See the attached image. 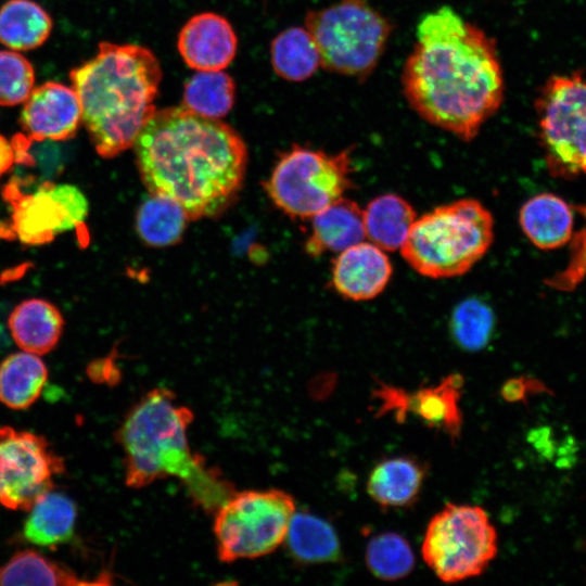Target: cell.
<instances>
[{
	"label": "cell",
	"mask_w": 586,
	"mask_h": 586,
	"mask_svg": "<svg viewBox=\"0 0 586 586\" xmlns=\"http://www.w3.org/2000/svg\"><path fill=\"white\" fill-rule=\"evenodd\" d=\"M462 383L461 375L453 373L437 385L422 387L412 394L387 385L380 387L375 394L381 400L380 411H395L400 421L407 412H411L428 426L442 430L455 440L462 424L459 406Z\"/></svg>",
	"instance_id": "12"
},
{
	"label": "cell",
	"mask_w": 586,
	"mask_h": 586,
	"mask_svg": "<svg viewBox=\"0 0 586 586\" xmlns=\"http://www.w3.org/2000/svg\"><path fill=\"white\" fill-rule=\"evenodd\" d=\"M520 224L523 232L536 246L555 249L569 241L573 216L563 200L550 193H543L523 204Z\"/></svg>",
	"instance_id": "21"
},
{
	"label": "cell",
	"mask_w": 586,
	"mask_h": 586,
	"mask_svg": "<svg viewBox=\"0 0 586 586\" xmlns=\"http://www.w3.org/2000/svg\"><path fill=\"white\" fill-rule=\"evenodd\" d=\"M417 217L404 198L394 193L381 194L364 209L366 239L383 251L400 250Z\"/></svg>",
	"instance_id": "22"
},
{
	"label": "cell",
	"mask_w": 586,
	"mask_h": 586,
	"mask_svg": "<svg viewBox=\"0 0 586 586\" xmlns=\"http://www.w3.org/2000/svg\"><path fill=\"white\" fill-rule=\"evenodd\" d=\"M53 22L33 0H8L0 8V42L14 51H29L49 38Z\"/></svg>",
	"instance_id": "25"
},
{
	"label": "cell",
	"mask_w": 586,
	"mask_h": 586,
	"mask_svg": "<svg viewBox=\"0 0 586 586\" xmlns=\"http://www.w3.org/2000/svg\"><path fill=\"white\" fill-rule=\"evenodd\" d=\"M52 194L66 209L72 229L78 228L88 215V201L85 194L69 183H55L49 181Z\"/></svg>",
	"instance_id": "34"
},
{
	"label": "cell",
	"mask_w": 586,
	"mask_h": 586,
	"mask_svg": "<svg viewBox=\"0 0 586 586\" xmlns=\"http://www.w3.org/2000/svg\"><path fill=\"white\" fill-rule=\"evenodd\" d=\"M546 392L547 388L538 380L532 378H513L508 380L502 388V397L511 403L525 402V397L530 393Z\"/></svg>",
	"instance_id": "35"
},
{
	"label": "cell",
	"mask_w": 586,
	"mask_h": 586,
	"mask_svg": "<svg viewBox=\"0 0 586 586\" xmlns=\"http://www.w3.org/2000/svg\"><path fill=\"white\" fill-rule=\"evenodd\" d=\"M349 149L337 153L301 145L280 155L265 183L272 202L293 218H311L353 186Z\"/></svg>",
	"instance_id": "8"
},
{
	"label": "cell",
	"mask_w": 586,
	"mask_h": 586,
	"mask_svg": "<svg viewBox=\"0 0 586 586\" xmlns=\"http://www.w3.org/2000/svg\"><path fill=\"white\" fill-rule=\"evenodd\" d=\"M95 584L82 579L68 566L34 549L17 550L0 565V586H77Z\"/></svg>",
	"instance_id": "26"
},
{
	"label": "cell",
	"mask_w": 586,
	"mask_h": 586,
	"mask_svg": "<svg viewBox=\"0 0 586 586\" xmlns=\"http://www.w3.org/2000/svg\"><path fill=\"white\" fill-rule=\"evenodd\" d=\"M283 544L294 560L306 564L335 562L341 557L340 540L332 525L308 512L295 511Z\"/></svg>",
	"instance_id": "24"
},
{
	"label": "cell",
	"mask_w": 586,
	"mask_h": 586,
	"mask_svg": "<svg viewBox=\"0 0 586 586\" xmlns=\"http://www.w3.org/2000/svg\"><path fill=\"white\" fill-rule=\"evenodd\" d=\"M235 100V84L222 71H201L183 87L182 105L204 117L220 119Z\"/></svg>",
	"instance_id": "29"
},
{
	"label": "cell",
	"mask_w": 586,
	"mask_h": 586,
	"mask_svg": "<svg viewBox=\"0 0 586 586\" xmlns=\"http://www.w3.org/2000/svg\"><path fill=\"white\" fill-rule=\"evenodd\" d=\"M366 564L375 577L395 581L412 571L415 557L403 536L383 533L374 536L367 545Z\"/></svg>",
	"instance_id": "30"
},
{
	"label": "cell",
	"mask_w": 586,
	"mask_h": 586,
	"mask_svg": "<svg viewBox=\"0 0 586 586\" xmlns=\"http://www.w3.org/2000/svg\"><path fill=\"white\" fill-rule=\"evenodd\" d=\"M422 557L445 583L482 574L497 553V533L477 506L447 505L430 521Z\"/></svg>",
	"instance_id": "9"
},
{
	"label": "cell",
	"mask_w": 586,
	"mask_h": 586,
	"mask_svg": "<svg viewBox=\"0 0 586 586\" xmlns=\"http://www.w3.org/2000/svg\"><path fill=\"white\" fill-rule=\"evenodd\" d=\"M455 341L470 352L482 349L489 341L494 328V314L482 301H463L451 317Z\"/></svg>",
	"instance_id": "31"
},
{
	"label": "cell",
	"mask_w": 586,
	"mask_h": 586,
	"mask_svg": "<svg viewBox=\"0 0 586 586\" xmlns=\"http://www.w3.org/2000/svg\"><path fill=\"white\" fill-rule=\"evenodd\" d=\"M133 149L149 192L178 203L189 220L221 213L247 164L246 145L232 127L183 105L156 110Z\"/></svg>",
	"instance_id": "2"
},
{
	"label": "cell",
	"mask_w": 586,
	"mask_h": 586,
	"mask_svg": "<svg viewBox=\"0 0 586 586\" xmlns=\"http://www.w3.org/2000/svg\"><path fill=\"white\" fill-rule=\"evenodd\" d=\"M8 327L22 351L42 356L58 345L64 319L52 303L42 298H29L14 307L8 318Z\"/></svg>",
	"instance_id": "18"
},
{
	"label": "cell",
	"mask_w": 586,
	"mask_h": 586,
	"mask_svg": "<svg viewBox=\"0 0 586 586\" xmlns=\"http://www.w3.org/2000/svg\"><path fill=\"white\" fill-rule=\"evenodd\" d=\"M494 240V219L477 200L461 199L417 217L400 253L418 273L445 279L468 272Z\"/></svg>",
	"instance_id": "5"
},
{
	"label": "cell",
	"mask_w": 586,
	"mask_h": 586,
	"mask_svg": "<svg viewBox=\"0 0 586 586\" xmlns=\"http://www.w3.org/2000/svg\"><path fill=\"white\" fill-rule=\"evenodd\" d=\"M162 74L150 49L109 41L100 42L93 58L69 72L82 124L99 155L112 158L133 146L156 111Z\"/></svg>",
	"instance_id": "3"
},
{
	"label": "cell",
	"mask_w": 586,
	"mask_h": 586,
	"mask_svg": "<svg viewBox=\"0 0 586 586\" xmlns=\"http://www.w3.org/2000/svg\"><path fill=\"white\" fill-rule=\"evenodd\" d=\"M392 272L385 251L361 241L339 253L333 262L332 284L345 298L367 301L384 291Z\"/></svg>",
	"instance_id": "16"
},
{
	"label": "cell",
	"mask_w": 586,
	"mask_h": 586,
	"mask_svg": "<svg viewBox=\"0 0 586 586\" xmlns=\"http://www.w3.org/2000/svg\"><path fill=\"white\" fill-rule=\"evenodd\" d=\"M293 497L277 488L233 492L214 512L217 556L226 563L273 552L295 513Z\"/></svg>",
	"instance_id": "7"
},
{
	"label": "cell",
	"mask_w": 586,
	"mask_h": 586,
	"mask_svg": "<svg viewBox=\"0 0 586 586\" xmlns=\"http://www.w3.org/2000/svg\"><path fill=\"white\" fill-rule=\"evenodd\" d=\"M48 380V368L40 356L17 352L0 364V400L8 408L23 410L40 397Z\"/></svg>",
	"instance_id": "23"
},
{
	"label": "cell",
	"mask_w": 586,
	"mask_h": 586,
	"mask_svg": "<svg viewBox=\"0 0 586 586\" xmlns=\"http://www.w3.org/2000/svg\"><path fill=\"white\" fill-rule=\"evenodd\" d=\"M192 421V410L181 405L173 391L155 387L143 395L116 432L124 454L125 482L131 488H142L176 477L194 504L214 513L234 489L203 457L193 454L188 438Z\"/></svg>",
	"instance_id": "4"
},
{
	"label": "cell",
	"mask_w": 586,
	"mask_h": 586,
	"mask_svg": "<svg viewBox=\"0 0 586 586\" xmlns=\"http://www.w3.org/2000/svg\"><path fill=\"white\" fill-rule=\"evenodd\" d=\"M188 220L184 209L178 203L151 194L139 207L136 226L145 244L165 247L181 239Z\"/></svg>",
	"instance_id": "28"
},
{
	"label": "cell",
	"mask_w": 586,
	"mask_h": 586,
	"mask_svg": "<svg viewBox=\"0 0 586 586\" xmlns=\"http://www.w3.org/2000/svg\"><path fill=\"white\" fill-rule=\"evenodd\" d=\"M536 109L549 163L586 174V80L577 75L551 77Z\"/></svg>",
	"instance_id": "11"
},
{
	"label": "cell",
	"mask_w": 586,
	"mask_h": 586,
	"mask_svg": "<svg viewBox=\"0 0 586 586\" xmlns=\"http://www.w3.org/2000/svg\"><path fill=\"white\" fill-rule=\"evenodd\" d=\"M275 73L289 81H304L321 66L316 41L306 27H290L278 34L270 44Z\"/></svg>",
	"instance_id": "27"
},
{
	"label": "cell",
	"mask_w": 586,
	"mask_h": 586,
	"mask_svg": "<svg viewBox=\"0 0 586 586\" xmlns=\"http://www.w3.org/2000/svg\"><path fill=\"white\" fill-rule=\"evenodd\" d=\"M586 215V207L583 208ZM586 277V229L575 238L572 258L563 272L559 273L549 284L561 290L574 288Z\"/></svg>",
	"instance_id": "33"
},
{
	"label": "cell",
	"mask_w": 586,
	"mask_h": 586,
	"mask_svg": "<svg viewBox=\"0 0 586 586\" xmlns=\"http://www.w3.org/2000/svg\"><path fill=\"white\" fill-rule=\"evenodd\" d=\"M425 469L410 457H394L379 462L371 471L367 492L383 508L411 505L418 497Z\"/></svg>",
	"instance_id": "20"
},
{
	"label": "cell",
	"mask_w": 586,
	"mask_h": 586,
	"mask_svg": "<svg viewBox=\"0 0 586 586\" xmlns=\"http://www.w3.org/2000/svg\"><path fill=\"white\" fill-rule=\"evenodd\" d=\"M81 105L73 87L47 81L24 102L20 124L29 141H66L82 123Z\"/></svg>",
	"instance_id": "13"
},
{
	"label": "cell",
	"mask_w": 586,
	"mask_h": 586,
	"mask_svg": "<svg viewBox=\"0 0 586 586\" xmlns=\"http://www.w3.org/2000/svg\"><path fill=\"white\" fill-rule=\"evenodd\" d=\"M400 81L422 119L463 141L475 138L504 101L495 41L447 5L419 21Z\"/></svg>",
	"instance_id": "1"
},
{
	"label": "cell",
	"mask_w": 586,
	"mask_h": 586,
	"mask_svg": "<svg viewBox=\"0 0 586 586\" xmlns=\"http://www.w3.org/2000/svg\"><path fill=\"white\" fill-rule=\"evenodd\" d=\"M15 163V151L11 141L0 135V177L7 174Z\"/></svg>",
	"instance_id": "36"
},
{
	"label": "cell",
	"mask_w": 586,
	"mask_h": 586,
	"mask_svg": "<svg viewBox=\"0 0 586 586\" xmlns=\"http://www.w3.org/2000/svg\"><path fill=\"white\" fill-rule=\"evenodd\" d=\"M3 194L12 208V230L22 243L43 245L56 234L73 230L66 209L52 194L48 180L29 193L22 192L16 180H12Z\"/></svg>",
	"instance_id": "14"
},
{
	"label": "cell",
	"mask_w": 586,
	"mask_h": 586,
	"mask_svg": "<svg viewBox=\"0 0 586 586\" xmlns=\"http://www.w3.org/2000/svg\"><path fill=\"white\" fill-rule=\"evenodd\" d=\"M177 47L190 68L222 71L235 56L238 39L227 18L205 12L192 16L183 25Z\"/></svg>",
	"instance_id": "15"
},
{
	"label": "cell",
	"mask_w": 586,
	"mask_h": 586,
	"mask_svg": "<svg viewBox=\"0 0 586 586\" xmlns=\"http://www.w3.org/2000/svg\"><path fill=\"white\" fill-rule=\"evenodd\" d=\"M35 85L31 63L15 51H0V105L24 103Z\"/></svg>",
	"instance_id": "32"
},
{
	"label": "cell",
	"mask_w": 586,
	"mask_h": 586,
	"mask_svg": "<svg viewBox=\"0 0 586 586\" xmlns=\"http://www.w3.org/2000/svg\"><path fill=\"white\" fill-rule=\"evenodd\" d=\"M366 239L364 209L353 200L340 198L311 217V233L305 247L318 256L340 253Z\"/></svg>",
	"instance_id": "17"
},
{
	"label": "cell",
	"mask_w": 586,
	"mask_h": 586,
	"mask_svg": "<svg viewBox=\"0 0 586 586\" xmlns=\"http://www.w3.org/2000/svg\"><path fill=\"white\" fill-rule=\"evenodd\" d=\"M27 512L22 534L29 544L56 548L73 537L77 506L67 495L52 489L41 496Z\"/></svg>",
	"instance_id": "19"
},
{
	"label": "cell",
	"mask_w": 586,
	"mask_h": 586,
	"mask_svg": "<svg viewBox=\"0 0 586 586\" xmlns=\"http://www.w3.org/2000/svg\"><path fill=\"white\" fill-rule=\"evenodd\" d=\"M64 459L41 435L11 425L0 428V506L28 511L54 487Z\"/></svg>",
	"instance_id": "10"
},
{
	"label": "cell",
	"mask_w": 586,
	"mask_h": 586,
	"mask_svg": "<svg viewBox=\"0 0 586 586\" xmlns=\"http://www.w3.org/2000/svg\"><path fill=\"white\" fill-rule=\"evenodd\" d=\"M305 27L324 69L358 79L374 71L392 33L390 21L368 0H340L313 10L305 16Z\"/></svg>",
	"instance_id": "6"
}]
</instances>
